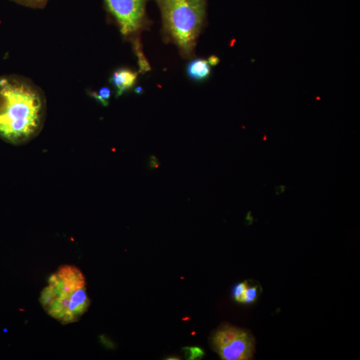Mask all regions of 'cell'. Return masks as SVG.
I'll list each match as a JSON object with an SVG mask.
<instances>
[{
	"label": "cell",
	"mask_w": 360,
	"mask_h": 360,
	"mask_svg": "<svg viewBox=\"0 0 360 360\" xmlns=\"http://www.w3.org/2000/svg\"><path fill=\"white\" fill-rule=\"evenodd\" d=\"M187 354L188 355L189 359H195L201 358L203 357L204 352L202 349L199 348H188L185 349Z\"/></svg>",
	"instance_id": "11"
},
{
	"label": "cell",
	"mask_w": 360,
	"mask_h": 360,
	"mask_svg": "<svg viewBox=\"0 0 360 360\" xmlns=\"http://www.w3.org/2000/svg\"><path fill=\"white\" fill-rule=\"evenodd\" d=\"M162 11L164 29L186 57L194 50L205 17L204 0H155Z\"/></svg>",
	"instance_id": "3"
},
{
	"label": "cell",
	"mask_w": 360,
	"mask_h": 360,
	"mask_svg": "<svg viewBox=\"0 0 360 360\" xmlns=\"http://www.w3.org/2000/svg\"><path fill=\"white\" fill-rule=\"evenodd\" d=\"M39 302L47 314L62 325L79 321L91 305L84 273L75 266L59 267L49 277Z\"/></svg>",
	"instance_id": "2"
},
{
	"label": "cell",
	"mask_w": 360,
	"mask_h": 360,
	"mask_svg": "<svg viewBox=\"0 0 360 360\" xmlns=\"http://www.w3.org/2000/svg\"><path fill=\"white\" fill-rule=\"evenodd\" d=\"M210 61L204 59H195L187 66V73L190 78L195 81H202L208 78L211 73Z\"/></svg>",
	"instance_id": "7"
},
{
	"label": "cell",
	"mask_w": 360,
	"mask_h": 360,
	"mask_svg": "<svg viewBox=\"0 0 360 360\" xmlns=\"http://www.w3.org/2000/svg\"><path fill=\"white\" fill-rule=\"evenodd\" d=\"M20 1L23 2L24 3L29 4H39L44 3V2H46L47 0H20Z\"/></svg>",
	"instance_id": "12"
},
{
	"label": "cell",
	"mask_w": 360,
	"mask_h": 360,
	"mask_svg": "<svg viewBox=\"0 0 360 360\" xmlns=\"http://www.w3.org/2000/svg\"><path fill=\"white\" fill-rule=\"evenodd\" d=\"M137 72L127 68H119L113 73L110 81L116 90L117 97L121 96L135 85Z\"/></svg>",
	"instance_id": "6"
},
{
	"label": "cell",
	"mask_w": 360,
	"mask_h": 360,
	"mask_svg": "<svg viewBox=\"0 0 360 360\" xmlns=\"http://www.w3.org/2000/svg\"><path fill=\"white\" fill-rule=\"evenodd\" d=\"M135 92L137 93V94H140V93H142L143 92V90H142V88H140V87H138V88H137L135 89Z\"/></svg>",
	"instance_id": "14"
},
{
	"label": "cell",
	"mask_w": 360,
	"mask_h": 360,
	"mask_svg": "<svg viewBox=\"0 0 360 360\" xmlns=\"http://www.w3.org/2000/svg\"><path fill=\"white\" fill-rule=\"evenodd\" d=\"M213 349L224 360L250 359L255 351L253 337L246 330L224 326L213 333Z\"/></svg>",
	"instance_id": "4"
},
{
	"label": "cell",
	"mask_w": 360,
	"mask_h": 360,
	"mask_svg": "<svg viewBox=\"0 0 360 360\" xmlns=\"http://www.w3.org/2000/svg\"><path fill=\"white\" fill-rule=\"evenodd\" d=\"M42 90L23 78H0V139L23 145L38 136L46 117Z\"/></svg>",
	"instance_id": "1"
},
{
	"label": "cell",
	"mask_w": 360,
	"mask_h": 360,
	"mask_svg": "<svg viewBox=\"0 0 360 360\" xmlns=\"http://www.w3.org/2000/svg\"><path fill=\"white\" fill-rule=\"evenodd\" d=\"M257 290L256 287L247 288L244 294L243 304H252L257 299Z\"/></svg>",
	"instance_id": "10"
},
{
	"label": "cell",
	"mask_w": 360,
	"mask_h": 360,
	"mask_svg": "<svg viewBox=\"0 0 360 360\" xmlns=\"http://www.w3.org/2000/svg\"><path fill=\"white\" fill-rule=\"evenodd\" d=\"M151 165H152V168H157V167H158V162H157V159L155 158V157H152V159H151Z\"/></svg>",
	"instance_id": "13"
},
{
	"label": "cell",
	"mask_w": 360,
	"mask_h": 360,
	"mask_svg": "<svg viewBox=\"0 0 360 360\" xmlns=\"http://www.w3.org/2000/svg\"><path fill=\"white\" fill-rule=\"evenodd\" d=\"M247 288H248V284L246 282H242L235 286L232 293L233 298L235 301L243 304L244 294Z\"/></svg>",
	"instance_id": "9"
},
{
	"label": "cell",
	"mask_w": 360,
	"mask_h": 360,
	"mask_svg": "<svg viewBox=\"0 0 360 360\" xmlns=\"http://www.w3.org/2000/svg\"><path fill=\"white\" fill-rule=\"evenodd\" d=\"M109 10L116 19L122 34L129 35L141 28L146 0H105Z\"/></svg>",
	"instance_id": "5"
},
{
	"label": "cell",
	"mask_w": 360,
	"mask_h": 360,
	"mask_svg": "<svg viewBox=\"0 0 360 360\" xmlns=\"http://www.w3.org/2000/svg\"><path fill=\"white\" fill-rule=\"evenodd\" d=\"M90 95L102 106H108L110 104L112 92L108 87L104 86L99 89L97 92H90Z\"/></svg>",
	"instance_id": "8"
}]
</instances>
